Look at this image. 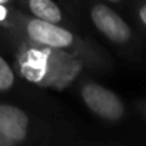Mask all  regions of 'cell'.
I'll use <instances>...</instances> for the list:
<instances>
[{
  "label": "cell",
  "instance_id": "cell-1",
  "mask_svg": "<svg viewBox=\"0 0 146 146\" xmlns=\"http://www.w3.org/2000/svg\"><path fill=\"white\" fill-rule=\"evenodd\" d=\"M79 70L80 63L76 59H73L67 53L56 50V47H52L47 50L46 72L40 85L56 86L60 89L69 85L73 80V78L79 73Z\"/></svg>",
  "mask_w": 146,
  "mask_h": 146
},
{
  "label": "cell",
  "instance_id": "cell-2",
  "mask_svg": "<svg viewBox=\"0 0 146 146\" xmlns=\"http://www.w3.org/2000/svg\"><path fill=\"white\" fill-rule=\"evenodd\" d=\"M82 98L85 103L99 116L108 120H117L123 116V103L109 89L89 83L82 89Z\"/></svg>",
  "mask_w": 146,
  "mask_h": 146
},
{
  "label": "cell",
  "instance_id": "cell-3",
  "mask_svg": "<svg viewBox=\"0 0 146 146\" xmlns=\"http://www.w3.org/2000/svg\"><path fill=\"white\" fill-rule=\"evenodd\" d=\"M29 126L27 115L10 105H0V143L25 140Z\"/></svg>",
  "mask_w": 146,
  "mask_h": 146
},
{
  "label": "cell",
  "instance_id": "cell-4",
  "mask_svg": "<svg viewBox=\"0 0 146 146\" xmlns=\"http://www.w3.org/2000/svg\"><path fill=\"white\" fill-rule=\"evenodd\" d=\"M92 20L96 25V27L112 42L125 43L130 39L129 26L108 6H95L92 10Z\"/></svg>",
  "mask_w": 146,
  "mask_h": 146
},
{
  "label": "cell",
  "instance_id": "cell-5",
  "mask_svg": "<svg viewBox=\"0 0 146 146\" xmlns=\"http://www.w3.org/2000/svg\"><path fill=\"white\" fill-rule=\"evenodd\" d=\"M27 33L36 43L49 47H66L73 42V36L66 29L56 26V23H50L42 19H35L27 25Z\"/></svg>",
  "mask_w": 146,
  "mask_h": 146
},
{
  "label": "cell",
  "instance_id": "cell-6",
  "mask_svg": "<svg viewBox=\"0 0 146 146\" xmlns=\"http://www.w3.org/2000/svg\"><path fill=\"white\" fill-rule=\"evenodd\" d=\"M47 50H30L22 62V73L27 80L40 83L46 72Z\"/></svg>",
  "mask_w": 146,
  "mask_h": 146
},
{
  "label": "cell",
  "instance_id": "cell-7",
  "mask_svg": "<svg viewBox=\"0 0 146 146\" xmlns=\"http://www.w3.org/2000/svg\"><path fill=\"white\" fill-rule=\"evenodd\" d=\"M29 5H30V10L37 16V19H42L50 23H57L62 20L60 9L52 0H30Z\"/></svg>",
  "mask_w": 146,
  "mask_h": 146
},
{
  "label": "cell",
  "instance_id": "cell-8",
  "mask_svg": "<svg viewBox=\"0 0 146 146\" xmlns=\"http://www.w3.org/2000/svg\"><path fill=\"white\" fill-rule=\"evenodd\" d=\"M13 82H15V76L10 66L0 57V90L9 89L13 85Z\"/></svg>",
  "mask_w": 146,
  "mask_h": 146
},
{
  "label": "cell",
  "instance_id": "cell-9",
  "mask_svg": "<svg viewBox=\"0 0 146 146\" xmlns=\"http://www.w3.org/2000/svg\"><path fill=\"white\" fill-rule=\"evenodd\" d=\"M140 19L143 23H146V7H142L140 9Z\"/></svg>",
  "mask_w": 146,
  "mask_h": 146
},
{
  "label": "cell",
  "instance_id": "cell-10",
  "mask_svg": "<svg viewBox=\"0 0 146 146\" xmlns=\"http://www.w3.org/2000/svg\"><path fill=\"white\" fill-rule=\"evenodd\" d=\"M5 17H6V9L0 5V20H3Z\"/></svg>",
  "mask_w": 146,
  "mask_h": 146
},
{
  "label": "cell",
  "instance_id": "cell-11",
  "mask_svg": "<svg viewBox=\"0 0 146 146\" xmlns=\"http://www.w3.org/2000/svg\"><path fill=\"white\" fill-rule=\"evenodd\" d=\"M6 2H9V0H0V5H3V3H6Z\"/></svg>",
  "mask_w": 146,
  "mask_h": 146
},
{
  "label": "cell",
  "instance_id": "cell-12",
  "mask_svg": "<svg viewBox=\"0 0 146 146\" xmlns=\"http://www.w3.org/2000/svg\"><path fill=\"white\" fill-rule=\"evenodd\" d=\"M110 2H120V0H110Z\"/></svg>",
  "mask_w": 146,
  "mask_h": 146
}]
</instances>
